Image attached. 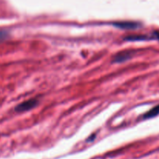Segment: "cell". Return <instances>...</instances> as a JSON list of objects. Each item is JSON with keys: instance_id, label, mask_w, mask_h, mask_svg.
<instances>
[{"instance_id": "6da1fadb", "label": "cell", "mask_w": 159, "mask_h": 159, "mask_svg": "<svg viewBox=\"0 0 159 159\" xmlns=\"http://www.w3.org/2000/svg\"><path fill=\"white\" fill-rule=\"evenodd\" d=\"M38 101L35 99H29V100H26L25 102H21L20 104H19L16 107V110L17 112H25L27 111V110H31L34 107H35L37 106Z\"/></svg>"}, {"instance_id": "7a4b0ae2", "label": "cell", "mask_w": 159, "mask_h": 159, "mask_svg": "<svg viewBox=\"0 0 159 159\" xmlns=\"http://www.w3.org/2000/svg\"><path fill=\"white\" fill-rule=\"evenodd\" d=\"M115 26L120 29L124 30H134L137 29L140 26V24L138 23L130 21H124V22H117V23H113Z\"/></svg>"}, {"instance_id": "3957f363", "label": "cell", "mask_w": 159, "mask_h": 159, "mask_svg": "<svg viewBox=\"0 0 159 159\" xmlns=\"http://www.w3.org/2000/svg\"><path fill=\"white\" fill-rule=\"evenodd\" d=\"M130 57L131 56H130V53L129 51H124V52H121L118 54L117 55H116V57L113 59V61L120 63V62L125 61L127 59L130 58Z\"/></svg>"}, {"instance_id": "277c9868", "label": "cell", "mask_w": 159, "mask_h": 159, "mask_svg": "<svg viewBox=\"0 0 159 159\" xmlns=\"http://www.w3.org/2000/svg\"><path fill=\"white\" fill-rule=\"evenodd\" d=\"M159 115V105L156 106V107H155L154 108H152V110H149L148 113H146L144 115V116H143V118L144 119H151V118H153L155 117V116H158Z\"/></svg>"}, {"instance_id": "5b68a950", "label": "cell", "mask_w": 159, "mask_h": 159, "mask_svg": "<svg viewBox=\"0 0 159 159\" xmlns=\"http://www.w3.org/2000/svg\"><path fill=\"white\" fill-rule=\"evenodd\" d=\"M127 40H146L153 39L152 37H148L144 35H134V36H128L127 37Z\"/></svg>"}, {"instance_id": "8992f818", "label": "cell", "mask_w": 159, "mask_h": 159, "mask_svg": "<svg viewBox=\"0 0 159 159\" xmlns=\"http://www.w3.org/2000/svg\"><path fill=\"white\" fill-rule=\"evenodd\" d=\"M8 33L6 31H0V42L7 38Z\"/></svg>"}, {"instance_id": "52a82bcc", "label": "cell", "mask_w": 159, "mask_h": 159, "mask_svg": "<svg viewBox=\"0 0 159 159\" xmlns=\"http://www.w3.org/2000/svg\"><path fill=\"white\" fill-rule=\"evenodd\" d=\"M153 34H154V37H155V38L159 40V31L158 30L155 31Z\"/></svg>"}]
</instances>
